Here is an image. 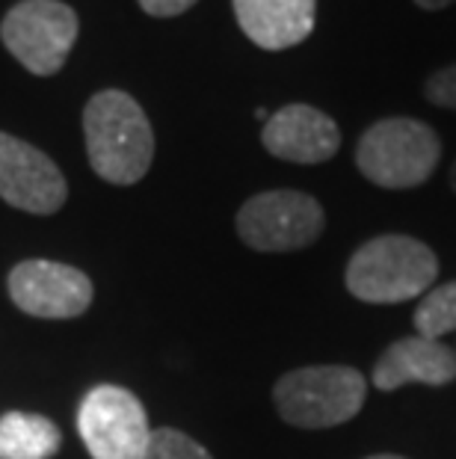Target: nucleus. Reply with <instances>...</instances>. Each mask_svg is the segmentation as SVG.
Here are the masks:
<instances>
[{"label":"nucleus","instance_id":"20e7f679","mask_svg":"<svg viewBox=\"0 0 456 459\" xmlns=\"http://www.w3.org/2000/svg\"><path fill=\"white\" fill-rule=\"evenodd\" d=\"M367 383L356 368L314 365L290 370L276 383L273 400L288 424L303 429L338 427L365 406Z\"/></svg>","mask_w":456,"mask_h":459},{"label":"nucleus","instance_id":"39448f33","mask_svg":"<svg viewBox=\"0 0 456 459\" xmlns=\"http://www.w3.org/2000/svg\"><path fill=\"white\" fill-rule=\"evenodd\" d=\"M77 13L60 0H22L0 22V39L30 74L51 77L69 60L77 42Z\"/></svg>","mask_w":456,"mask_h":459},{"label":"nucleus","instance_id":"4468645a","mask_svg":"<svg viewBox=\"0 0 456 459\" xmlns=\"http://www.w3.org/2000/svg\"><path fill=\"white\" fill-rule=\"evenodd\" d=\"M415 329L421 338L439 341L448 332H456V281L433 288L424 294L415 308Z\"/></svg>","mask_w":456,"mask_h":459},{"label":"nucleus","instance_id":"f03ea898","mask_svg":"<svg viewBox=\"0 0 456 459\" xmlns=\"http://www.w3.org/2000/svg\"><path fill=\"white\" fill-rule=\"evenodd\" d=\"M435 276L439 261L426 243L406 234H383L353 252L344 279L356 299L388 306L426 294Z\"/></svg>","mask_w":456,"mask_h":459},{"label":"nucleus","instance_id":"7ed1b4c3","mask_svg":"<svg viewBox=\"0 0 456 459\" xmlns=\"http://www.w3.org/2000/svg\"><path fill=\"white\" fill-rule=\"evenodd\" d=\"M442 143L426 122L383 119L371 125L356 145V166L367 181L385 190H409L435 172Z\"/></svg>","mask_w":456,"mask_h":459},{"label":"nucleus","instance_id":"1a4fd4ad","mask_svg":"<svg viewBox=\"0 0 456 459\" xmlns=\"http://www.w3.org/2000/svg\"><path fill=\"white\" fill-rule=\"evenodd\" d=\"M0 199L18 211L47 217L69 199V184L45 152L0 131Z\"/></svg>","mask_w":456,"mask_h":459},{"label":"nucleus","instance_id":"6ab92c4d","mask_svg":"<svg viewBox=\"0 0 456 459\" xmlns=\"http://www.w3.org/2000/svg\"><path fill=\"white\" fill-rule=\"evenodd\" d=\"M365 459H406V456H397V454H376V456H365Z\"/></svg>","mask_w":456,"mask_h":459},{"label":"nucleus","instance_id":"9d476101","mask_svg":"<svg viewBox=\"0 0 456 459\" xmlns=\"http://www.w3.org/2000/svg\"><path fill=\"white\" fill-rule=\"evenodd\" d=\"M264 149L288 163H323L341 149V131L312 104H288L264 122Z\"/></svg>","mask_w":456,"mask_h":459},{"label":"nucleus","instance_id":"f8f14e48","mask_svg":"<svg viewBox=\"0 0 456 459\" xmlns=\"http://www.w3.org/2000/svg\"><path fill=\"white\" fill-rule=\"evenodd\" d=\"M456 379V356L442 341L421 335L394 341L374 365V385L380 392H397L409 383L448 385Z\"/></svg>","mask_w":456,"mask_h":459},{"label":"nucleus","instance_id":"f3484780","mask_svg":"<svg viewBox=\"0 0 456 459\" xmlns=\"http://www.w3.org/2000/svg\"><path fill=\"white\" fill-rule=\"evenodd\" d=\"M140 6L154 18H176L187 13L190 6H196V0H140Z\"/></svg>","mask_w":456,"mask_h":459},{"label":"nucleus","instance_id":"dca6fc26","mask_svg":"<svg viewBox=\"0 0 456 459\" xmlns=\"http://www.w3.org/2000/svg\"><path fill=\"white\" fill-rule=\"evenodd\" d=\"M424 95L430 104L444 107V110H456V63L444 65L439 72H433L424 83Z\"/></svg>","mask_w":456,"mask_h":459},{"label":"nucleus","instance_id":"0eeeda50","mask_svg":"<svg viewBox=\"0 0 456 459\" xmlns=\"http://www.w3.org/2000/svg\"><path fill=\"white\" fill-rule=\"evenodd\" d=\"M77 433L92 459H142L151 427L137 394L122 385H95L77 409Z\"/></svg>","mask_w":456,"mask_h":459},{"label":"nucleus","instance_id":"ddd939ff","mask_svg":"<svg viewBox=\"0 0 456 459\" xmlns=\"http://www.w3.org/2000/svg\"><path fill=\"white\" fill-rule=\"evenodd\" d=\"M63 433L51 418L33 412H6L0 418V459H51Z\"/></svg>","mask_w":456,"mask_h":459},{"label":"nucleus","instance_id":"a211bd4d","mask_svg":"<svg viewBox=\"0 0 456 459\" xmlns=\"http://www.w3.org/2000/svg\"><path fill=\"white\" fill-rule=\"evenodd\" d=\"M453 4H456V0H415V6L426 9V13H439V9L453 6Z\"/></svg>","mask_w":456,"mask_h":459},{"label":"nucleus","instance_id":"9b49d317","mask_svg":"<svg viewBox=\"0 0 456 459\" xmlns=\"http://www.w3.org/2000/svg\"><path fill=\"white\" fill-rule=\"evenodd\" d=\"M240 30L264 51H285L314 30L317 0H231Z\"/></svg>","mask_w":456,"mask_h":459},{"label":"nucleus","instance_id":"6e6552de","mask_svg":"<svg viewBox=\"0 0 456 459\" xmlns=\"http://www.w3.org/2000/svg\"><path fill=\"white\" fill-rule=\"evenodd\" d=\"M9 297L24 315L45 320L81 317L92 306V281L83 270L56 261H22L9 270Z\"/></svg>","mask_w":456,"mask_h":459},{"label":"nucleus","instance_id":"f257e3e1","mask_svg":"<svg viewBox=\"0 0 456 459\" xmlns=\"http://www.w3.org/2000/svg\"><path fill=\"white\" fill-rule=\"evenodd\" d=\"M86 154L107 184H137L154 160V131L145 110L122 90L92 95L83 110Z\"/></svg>","mask_w":456,"mask_h":459},{"label":"nucleus","instance_id":"2eb2a0df","mask_svg":"<svg viewBox=\"0 0 456 459\" xmlns=\"http://www.w3.org/2000/svg\"><path fill=\"white\" fill-rule=\"evenodd\" d=\"M142 459H213V456L187 433L163 427V429H151L149 447H145Z\"/></svg>","mask_w":456,"mask_h":459},{"label":"nucleus","instance_id":"423d86ee","mask_svg":"<svg viewBox=\"0 0 456 459\" xmlns=\"http://www.w3.org/2000/svg\"><path fill=\"white\" fill-rule=\"evenodd\" d=\"M320 202L299 190H270L252 196L237 211V234L255 252H294L323 234Z\"/></svg>","mask_w":456,"mask_h":459},{"label":"nucleus","instance_id":"aec40b11","mask_svg":"<svg viewBox=\"0 0 456 459\" xmlns=\"http://www.w3.org/2000/svg\"><path fill=\"white\" fill-rule=\"evenodd\" d=\"M451 187H453V193H456V163H453V169H451Z\"/></svg>","mask_w":456,"mask_h":459}]
</instances>
